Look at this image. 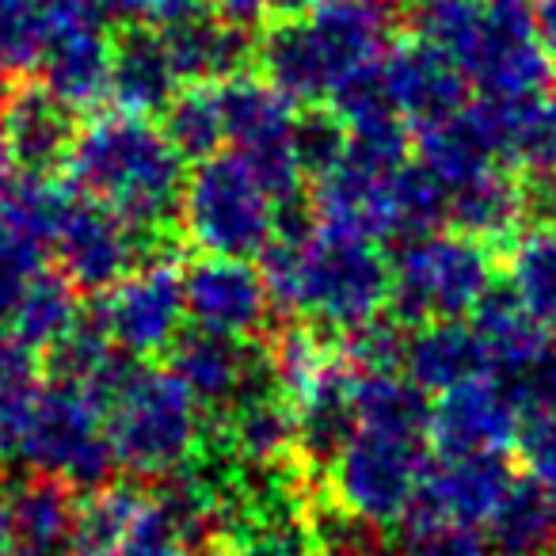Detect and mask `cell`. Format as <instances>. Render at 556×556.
<instances>
[{"label": "cell", "instance_id": "obj_1", "mask_svg": "<svg viewBox=\"0 0 556 556\" xmlns=\"http://www.w3.org/2000/svg\"><path fill=\"white\" fill-rule=\"evenodd\" d=\"M263 278L278 309L340 332L381 317L393 298V267L378 252V240L336 232L320 222L275 237L263 252Z\"/></svg>", "mask_w": 556, "mask_h": 556}, {"label": "cell", "instance_id": "obj_2", "mask_svg": "<svg viewBox=\"0 0 556 556\" xmlns=\"http://www.w3.org/2000/svg\"><path fill=\"white\" fill-rule=\"evenodd\" d=\"M65 168L80 194L115 210L141 237L161 232L184 206V156L146 115L111 111L92 118L73 138Z\"/></svg>", "mask_w": 556, "mask_h": 556}, {"label": "cell", "instance_id": "obj_3", "mask_svg": "<svg viewBox=\"0 0 556 556\" xmlns=\"http://www.w3.org/2000/svg\"><path fill=\"white\" fill-rule=\"evenodd\" d=\"M393 20V0H317L263 35V73L294 103L328 100L340 80L386 58Z\"/></svg>", "mask_w": 556, "mask_h": 556}, {"label": "cell", "instance_id": "obj_4", "mask_svg": "<svg viewBox=\"0 0 556 556\" xmlns=\"http://www.w3.org/2000/svg\"><path fill=\"white\" fill-rule=\"evenodd\" d=\"M118 465L108 434V412L92 396L47 381L0 404V469L54 477L70 488H108Z\"/></svg>", "mask_w": 556, "mask_h": 556}, {"label": "cell", "instance_id": "obj_5", "mask_svg": "<svg viewBox=\"0 0 556 556\" xmlns=\"http://www.w3.org/2000/svg\"><path fill=\"white\" fill-rule=\"evenodd\" d=\"M108 434L126 472L164 480L191 465L202 439V404L176 370L134 366L108 404Z\"/></svg>", "mask_w": 556, "mask_h": 556}, {"label": "cell", "instance_id": "obj_6", "mask_svg": "<svg viewBox=\"0 0 556 556\" xmlns=\"http://www.w3.org/2000/svg\"><path fill=\"white\" fill-rule=\"evenodd\" d=\"M495 248L462 229H439L401 248L393 263V317L401 325L469 320L495 294Z\"/></svg>", "mask_w": 556, "mask_h": 556}, {"label": "cell", "instance_id": "obj_7", "mask_svg": "<svg viewBox=\"0 0 556 556\" xmlns=\"http://www.w3.org/2000/svg\"><path fill=\"white\" fill-rule=\"evenodd\" d=\"M278 202L240 153H214L194 164L184 187V229L202 255L255 260L275 244Z\"/></svg>", "mask_w": 556, "mask_h": 556}, {"label": "cell", "instance_id": "obj_8", "mask_svg": "<svg viewBox=\"0 0 556 556\" xmlns=\"http://www.w3.org/2000/svg\"><path fill=\"white\" fill-rule=\"evenodd\" d=\"M427 431L358 424L348 446L328 465V488L336 507L358 526L408 522V510L431 465Z\"/></svg>", "mask_w": 556, "mask_h": 556}, {"label": "cell", "instance_id": "obj_9", "mask_svg": "<svg viewBox=\"0 0 556 556\" xmlns=\"http://www.w3.org/2000/svg\"><path fill=\"white\" fill-rule=\"evenodd\" d=\"M214 88L222 103L225 146L252 164L278 206H294L305 184V164L298 153L302 118L294 111V100L278 92L270 80L248 77V73Z\"/></svg>", "mask_w": 556, "mask_h": 556}, {"label": "cell", "instance_id": "obj_10", "mask_svg": "<svg viewBox=\"0 0 556 556\" xmlns=\"http://www.w3.org/2000/svg\"><path fill=\"white\" fill-rule=\"evenodd\" d=\"M553 62L541 47L538 20L526 0H488L484 31L465 65V80L484 100L530 103L548 92Z\"/></svg>", "mask_w": 556, "mask_h": 556}, {"label": "cell", "instance_id": "obj_11", "mask_svg": "<svg viewBox=\"0 0 556 556\" xmlns=\"http://www.w3.org/2000/svg\"><path fill=\"white\" fill-rule=\"evenodd\" d=\"M187 317V290L184 270L176 263L149 260L138 263L130 275L103 294L96 305V325L111 336L118 351L134 358L156 355L176 348L179 328Z\"/></svg>", "mask_w": 556, "mask_h": 556}, {"label": "cell", "instance_id": "obj_12", "mask_svg": "<svg viewBox=\"0 0 556 556\" xmlns=\"http://www.w3.org/2000/svg\"><path fill=\"white\" fill-rule=\"evenodd\" d=\"M515 484L503 454H439L427 465L424 484L408 510L412 533L424 530H480Z\"/></svg>", "mask_w": 556, "mask_h": 556}, {"label": "cell", "instance_id": "obj_13", "mask_svg": "<svg viewBox=\"0 0 556 556\" xmlns=\"http://www.w3.org/2000/svg\"><path fill=\"white\" fill-rule=\"evenodd\" d=\"M172 370L202 408L222 412V416L263 393H278L270 351L252 348L237 336L206 332V328L179 336L172 348Z\"/></svg>", "mask_w": 556, "mask_h": 556}, {"label": "cell", "instance_id": "obj_14", "mask_svg": "<svg viewBox=\"0 0 556 556\" xmlns=\"http://www.w3.org/2000/svg\"><path fill=\"white\" fill-rule=\"evenodd\" d=\"M50 248L58 252L62 275L70 278L73 287L108 294L111 287H118L138 267L141 232L130 222H123L115 210L77 191Z\"/></svg>", "mask_w": 556, "mask_h": 556}, {"label": "cell", "instance_id": "obj_15", "mask_svg": "<svg viewBox=\"0 0 556 556\" xmlns=\"http://www.w3.org/2000/svg\"><path fill=\"white\" fill-rule=\"evenodd\" d=\"M522 401L495 374L450 389L431 408V442L439 454H503L518 442Z\"/></svg>", "mask_w": 556, "mask_h": 556}, {"label": "cell", "instance_id": "obj_16", "mask_svg": "<svg viewBox=\"0 0 556 556\" xmlns=\"http://www.w3.org/2000/svg\"><path fill=\"white\" fill-rule=\"evenodd\" d=\"M187 317L194 328L237 336L248 340L270 313V290L263 270L248 260H225V255H202L194 267L184 270Z\"/></svg>", "mask_w": 556, "mask_h": 556}, {"label": "cell", "instance_id": "obj_17", "mask_svg": "<svg viewBox=\"0 0 556 556\" xmlns=\"http://www.w3.org/2000/svg\"><path fill=\"white\" fill-rule=\"evenodd\" d=\"M381 70H386V85L396 111L416 130L439 126L469 108L472 85L465 80V73L454 62H446L442 54H434L427 42L416 39L386 50Z\"/></svg>", "mask_w": 556, "mask_h": 556}, {"label": "cell", "instance_id": "obj_18", "mask_svg": "<svg viewBox=\"0 0 556 556\" xmlns=\"http://www.w3.org/2000/svg\"><path fill=\"white\" fill-rule=\"evenodd\" d=\"M111 65L115 47L103 35L100 20H73L50 35L39 77L50 96H58L70 111H80L111 96Z\"/></svg>", "mask_w": 556, "mask_h": 556}, {"label": "cell", "instance_id": "obj_19", "mask_svg": "<svg viewBox=\"0 0 556 556\" xmlns=\"http://www.w3.org/2000/svg\"><path fill=\"white\" fill-rule=\"evenodd\" d=\"M386 172H370L343 153L336 168L317 176L313 217L336 232L366 240H393V194Z\"/></svg>", "mask_w": 556, "mask_h": 556}, {"label": "cell", "instance_id": "obj_20", "mask_svg": "<svg viewBox=\"0 0 556 556\" xmlns=\"http://www.w3.org/2000/svg\"><path fill=\"white\" fill-rule=\"evenodd\" d=\"M530 202L533 187L518 176V168L495 164L450 191V225L492 248L515 244L526 229Z\"/></svg>", "mask_w": 556, "mask_h": 556}, {"label": "cell", "instance_id": "obj_21", "mask_svg": "<svg viewBox=\"0 0 556 556\" xmlns=\"http://www.w3.org/2000/svg\"><path fill=\"white\" fill-rule=\"evenodd\" d=\"M355 378L358 370L348 358H332V366L294 401L298 454L305 465H332L336 454L358 431Z\"/></svg>", "mask_w": 556, "mask_h": 556}, {"label": "cell", "instance_id": "obj_22", "mask_svg": "<svg viewBox=\"0 0 556 556\" xmlns=\"http://www.w3.org/2000/svg\"><path fill=\"white\" fill-rule=\"evenodd\" d=\"M77 515L80 507L65 480L27 477L9 495L12 556H73Z\"/></svg>", "mask_w": 556, "mask_h": 556}, {"label": "cell", "instance_id": "obj_23", "mask_svg": "<svg viewBox=\"0 0 556 556\" xmlns=\"http://www.w3.org/2000/svg\"><path fill=\"white\" fill-rule=\"evenodd\" d=\"M404 370L427 396H442L450 389L465 386V381L492 374V358H488L477 325H469V320H439V325L416 328V336L404 348Z\"/></svg>", "mask_w": 556, "mask_h": 556}, {"label": "cell", "instance_id": "obj_24", "mask_svg": "<svg viewBox=\"0 0 556 556\" xmlns=\"http://www.w3.org/2000/svg\"><path fill=\"white\" fill-rule=\"evenodd\" d=\"M472 325H477L480 340L488 348L492 374L507 381L510 389L522 386L526 378H533L553 358L548 325L541 317H533L515 294H500L495 290L484 309L472 317Z\"/></svg>", "mask_w": 556, "mask_h": 556}, {"label": "cell", "instance_id": "obj_25", "mask_svg": "<svg viewBox=\"0 0 556 556\" xmlns=\"http://www.w3.org/2000/svg\"><path fill=\"white\" fill-rule=\"evenodd\" d=\"M179 85L184 77L172 62L164 31L138 27L123 35V42L115 47V65H111V100L118 103V111L146 118L168 111L179 96Z\"/></svg>", "mask_w": 556, "mask_h": 556}, {"label": "cell", "instance_id": "obj_26", "mask_svg": "<svg viewBox=\"0 0 556 556\" xmlns=\"http://www.w3.org/2000/svg\"><path fill=\"white\" fill-rule=\"evenodd\" d=\"M4 126H9V141L16 164L27 172H47L62 164L73 149V111L65 108L58 96L47 88H20L9 103H4Z\"/></svg>", "mask_w": 556, "mask_h": 556}, {"label": "cell", "instance_id": "obj_27", "mask_svg": "<svg viewBox=\"0 0 556 556\" xmlns=\"http://www.w3.org/2000/svg\"><path fill=\"white\" fill-rule=\"evenodd\" d=\"M492 556H556V492L533 477H515L484 526Z\"/></svg>", "mask_w": 556, "mask_h": 556}, {"label": "cell", "instance_id": "obj_28", "mask_svg": "<svg viewBox=\"0 0 556 556\" xmlns=\"http://www.w3.org/2000/svg\"><path fill=\"white\" fill-rule=\"evenodd\" d=\"M225 442L248 469H275L298 450V416L282 393H263L225 412Z\"/></svg>", "mask_w": 556, "mask_h": 556}, {"label": "cell", "instance_id": "obj_29", "mask_svg": "<svg viewBox=\"0 0 556 556\" xmlns=\"http://www.w3.org/2000/svg\"><path fill=\"white\" fill-rule=\"evenodd\" d=\"M176 62L179 77L187 85H222L244 73L252 47L240 27L225 24V20H194L176 31H164Z\"/></svg>", "mask_w": 556, "mask_h": 556}, {"label": "cell", "instance_id": "obj_30", "mask_svg": "<svg viewBox=\"0 0 556 556\" xmlns=\"http://www.w3.org/2000/svg\"><path fill=\"white\" fill-rule=\"evenodd\" d=\"M80 325V305H77V287L62 270H42L39 282L27 290V298L20 302L16 317L9 325V336L16 343H24L27 351H54L73 328Z\"/></svg>", "mask_w": 556, "mask_h": 556}, {"label": "cell", "instance_id": "obj_31", "mask_svg": "<svg viewBox=\"0 0 556 556\" xmlns=\"http://www.w3.org/2000/svg\"><path fill=\"white\" fill-rule=\"evenodd\" d=\"M510 294L545 325H556V222L522 229L510 244Z\"/></svg>", "mask_w": 556, "mask_h": 556}, {"label": "cell", "instance_id": "obj_32", "mask_svg": "<svg viewBox=\"0 0 556 556\" xmlns=\"http://www.w3.org/2000/svg\"><path fill=\"white\" fill-rule=\"evenodd\" d=\"M431 408L427 393L412 378L393 370H358L355 378V412L358 424L370 427H401V431H431Z\"/></svg>", "mask_w": 556, "mask_h": 556}, {"label": "cell", "instance_id": "obj_33", "mask_svg": "<svg viewBox=\"0 0 556 556\" xmlns=\"http://www.w3.org/2000/svg\"><path fill=\"white\" fill-rule=\"evenodd\" d=\"M149 500H141L134 488H96L77 515V541L73 556H118L138 526Z\"/></svg>", "mask_w": 556, "mask_h": 556}, {"label": "cell", "instance_id": "obj_34", "mask_svg": "<svg viewBox=\"0 0 556 556\" xmlns=\"http://www.w3.org/2000/svg\"><path fill=\"white\" fill-rule=\"evenodd\" d=\"M73 199H77V187L58 184L47 172H27V176L12 179L9 194L0 199V222L47 248L54 240L58 225H62L65 210L73 206Z\"/></svg>", "mask_w": 556, "mask_h": 556}, {"label": "cell", "instance_id": "obj_35", "mask_svg": "<svg viewBox=\"0 0 556 556\" xmlns=\"http://www.w3.org/2000/svg\"><path fill=\"white\" fill-rule=\"evenodd\" d=\"M416 39L465 73L484 31L488 0H416Z\"/></svg>", "mask_w": 556, "mask_h": 556}, {"label": "cell", "instance_id": "obj_36", "mask_svg": "<svg viewBox=\"0 0 556 556\" xmlns=\"http://www.w3.org/2000/svg\"><path fill=\"white\" fill-rule=\"evenodd\" d=\"M54 31L50 0H0V77L39 70Z\"/></svg>", "mask_w": 556, "mask_h": 556}, {"label": "cell", "instance_id": "obj_37", "mask_svg": "<svg viewBox=\"0 0 556 556\" xmlns=\"http://www.w3.org/2000/svg\"><path fill=\"white\" fill-rule=\"evenodd\" d=\"M164 134L179 149V156L191 161H206V156L222 153L225 146V123H222V103H217L214 85H194L172 100L164 111Z\"/></svg>", "mask_w": 556, "mask_h": 556}, {"label": "cell", "instance_id": "obj_38", "mask_svg": "<svg viewBox=\"0 0 556 556\" xmlns=\"http://www.w3.org/2000/svg\"><path fill=\"white\" fill-rule=\"evenodd\" d=\"M42 270H47V260H42L39 240L0 222V328L12 325L20 302L39 282Z\"/></svg>", "mask_w": 556, "mask_h": 556}, {"label": "cell", "instance_id": "obj_39", "mask_svg": "<svg viewBox=\"0 0 556 556\" xmlns=\"http://www.w3.org/2000/svg\"><path fill=\"white\" fill-rule=\"evenodd\" d=\"M510 164L518 172H533L541 179L556 176V85L526 108Z\"/></svg>", "mask_w": 556, "mask_h": 556}, {"label": "cell", "instance_id": "obj_40", "mask_svg": "<svg viewBox=\"0 0 556 556\" xmlns=\"http://www.w3.org/2000/svg\"><path fill=\"white\" fill-rule=\"evenodd\" d=\"M332 351H325L317 343V336L309 332H287L278 336L275 351H270V370H275V386L287 401H298L320 374L332 366Z\"/></svg>", "mask_w": 556, "mask_h": 556}, {"label": "cell", "instance_id": "obj_41", "mask_svg": "<svg viewBox=\"0 0 556 556\" xmlns=\"http://www.w3.org/2000/svg\"><path fill=\"white\" fill-rule=\"evenodd\" d=\"M96 16L108 24H141L153 31H176L184 24L202 20V12L210 9V0H92Z\"/></svg>", "mask_w": 556, "mask_h": 556}, {"label": "cell", "instance_id": "obj_42", "mask_svg": "<svg viewBox=\"0 0 556 556\" xmlns=\"http://www.w3.org/2000/svg\"><path fill=\"white\" fill-rule=\"evenodd\" d=\"M404 348H408V340L401 336L396 317H374L343 332V358L355 370H393L396 363H404Z\"/></svg>", "mask_w": 556, "mask_h": 556}, {"label": "cell", "instance_id": "obj_43", "mask_svg": "<svg viewBox=\"0 0 556 556\" xmlns=\"http://www.w3.org/2000/svg\"><path fill=\"white\" fill-rule=\"evenodd\" d=\"M515 450L526 477L541 480V484L556 492V404L526 412L522 427H518Z\"/></svg>", "mask_w": 556, "mask_h": 556}, {"label": "cell", "instance_id": "obj_44", "mask_svg": "<svg viewBox=\"0 0 556 556\" xmlns=\"http://www.w3.org/2000/svg\"><path fill=\"white\" fill-rule=\"evenodd\" d=\"M348 138H351L348 126L332 111L302 118V126H298V153H302L305 176L317 179L328 168H336L343 161V153H348Z\"/></svg>", "mask_w": 556, "mask_h": 556}, {"label": "cell", "instance_id": "obj_45", "mask_svg": "<svg viewBox=\"0 0 556 556\" xmlns=\"http://www.w3.org/2000/svg\"><path fill=\"white\" fill-rule=\"evenodd\" d=\"M118 556H199V548H194L191 541L179 533V526L149 500L138 526H134L130 541H126Z\"/></svg>", "mask_w": 556, "mask_h": 556}, {"label": "cell", "instance_id": "obj_46", "mask_svg": "<svg viewBox=\"0 0 556 556\" xmlns=\"http://www.w3.org/2000/svg\"><path fill=\"white\" fill-rule=\"evenodd\" d=\"M404 556H492V548L477 530H424L412 533Z\"/></svg>", "mask_w": 556, "mask_h": 556}, {"label": "cell", "instance_id": "obj_47", "mask_svg": "<svg viewBox=\"0 0 556 556\" xmlns=\"http://www.w3.org/2000/svg\"><path fill=\"white\" fill-rule=\"evenodd\" d=\"M27 386H35V351H27L9 336V340H0V404Z\"/></svg>", "mask_w": 556, "mask_h": 556}, {"label": "cell", "instance_id": "obj_48", "mask_svg": "<svg viewBox=\"0 0 556 556\" xmlns=\"http://www.w3.org/2000/svg\"><path fill=\"white\" fill-rule=\"evenodd\" d=\"M217 556H309V548H305L302 530H294V526H278V530L263 533L260 541L222 548Z\"/></svg>", "mask_w": 556, "mask_h": 556}, {"label": "cell", "instance_id": "obj_49", "mask_svg": "<svg viewBox=\"0 0 556 556\" xmlns=\"http://www.w3.org/2000/svg\"><path fill=\"white\" fill-rule=\"evenodd\" d=\"M210 9L225 24L240 27V31H252V27L267 24L270 16H278V0H210Z\"/></svg>", "mask_w": 556, "mask_h": 556}, {"label": "cell", "instance_id": "obj_50", "mask_svg": "<svg viewBox=\"0 0 556 556\" xmlns=\"http://www.w3.org/2000/svg\"><path fill=\"white\" fill-rule=\"evenodd\" d=\"M533 20H538L541 47H545L548 62H553V70H556V0H538V9H533Z\"/></svg>", "mask_w": 556, "mask_h": 556}, {"label": "cell", "instance_id": "obj_51", "mask_svg": "<svg viewBox=\"0 0 556 556\" xmlns=\"http://www.w3.org/2000/svg\"><path fill=\"white\" fill-rule=\"evenodd\" d=\"M12 179H16V153H12L9 126H4V103H0V199L9 194Z\"/></svg>", "mask_w": 556, "mask_h": 556}, {"label": "cell", "instance_id": "obj_52", "mask_svg": "<svg viewBox=\"0 0 556 556\" xmlns=\"http://www.w3.org/2000/svg\"><path fill=\"white\" fill-rule=\"evenodd\" d=\"M336 556H389V553L381 545H370V541H351V545L343 541V545L336 548Z\"/></svg>", "mask_w": 556, "mask_h": 556}, {"label": "cell", "instance_id": "obj_53", "mask_svg": "<svg viewBox=\"0 0 556 556\" xmlns=\"http://www.w3.org/2000/svg\"><path fill=\"white\" fill-rule=\"evenodd\" d=\"M0 556H12V530H9V500H0Z\"/></svg>", "mask_w": 556, "mask_h": 556}, {"label": "cell", "instance_id": "obj_54", "mask_svg": "<svg viewBox=\"0 0 556 556\" xmlns=\"http://www.w3.org/2000/svg\"><path fill=\"white\" fill-rule=\"evenodd\" d=\"M541 194H545V199H541V206H545L548 214H553V222H556V176L541 179Z\"/></svg>", "mask_w": 556, "mask_h": 556}, {"label": "cell", "instance_id": "obj_55", "mask_svg": "<svg viewBox=\"0 0 556 556\" xmlns=\"http://www.w3.org/2000/svg\"><path fill=\"white\" fill-rule=\"evenodd\" d=\"M553 370H556V336H553Z\"/></svg>", "mask_w": 556, "mask_h": 556}]
</instances>
